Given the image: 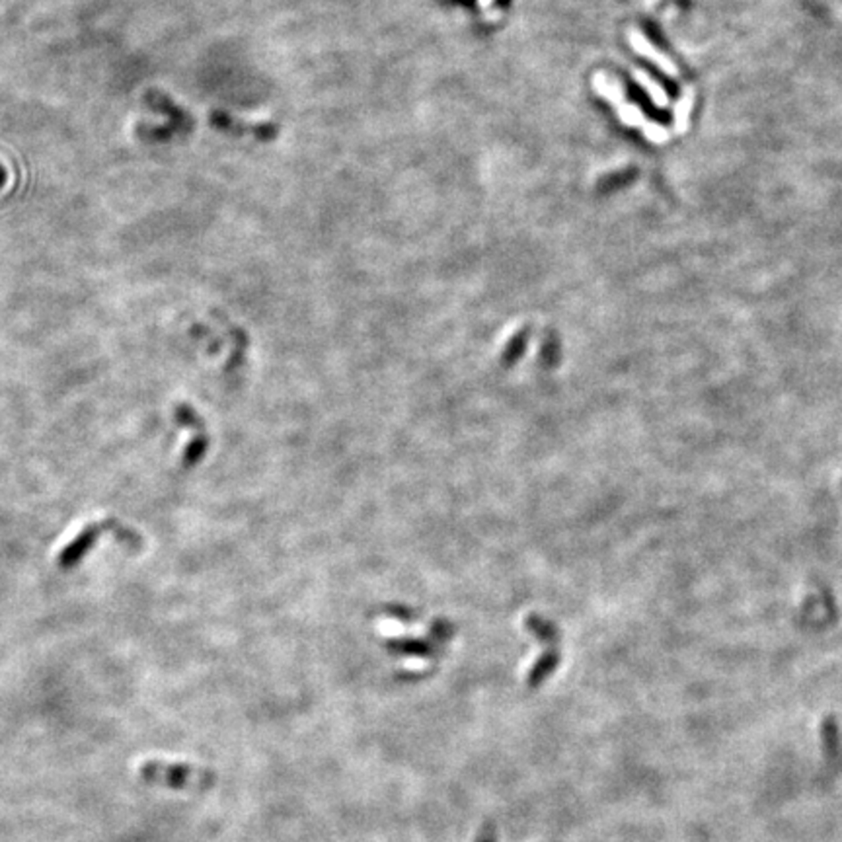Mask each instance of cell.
<instances>
[{"label":"cell","instance_id":"1","mask_svg":"<svg viewBox=\"0 0 842 842\" xmlns=\"http://www.w3.org/2000/svg\"><path fill=\"white\" fill-rule=\"evenodd\" d=\"M102 533H111L116 536V540L123 546H129L133 550H141L143 548V536L135 533V530L127 525H123L119 519H103L100 523H92L86 525L80 533L70 540V543L65 546V550L59 554L57 558V566L61 569H72L77 568L85 556L94 548V544L98 543V538Z\"/></svg>","mask_w":842,"mask_h":842},{"label":"cell","instance_id":"2","mask_svg":"<svg viewBox=\"0 0 842 842\" xmlns=\"http://www.w3.org/2000/svg\"><path fill=\"white\" fill-rule=\"evenodd\" d=\"M139 776L144 784L168 789H207L215 784L213 773L184 763L149 761L139 768Z\"/></svg>","mask_w":842,"mask_h":842},{"label":"cell","instance_id":"3","mask_svg":"<svg viewBox=\"0 0 842 842\" xmlns=\"http://www.w3.org/2000/svg\"><path fill=\"white\" fill-rule=\"evenodd\" d=\"M821 740H823L825 755L833 761L840 755V733L835 715H827L823 723H821Z\"/></svg>","mask_w":842,"mask_h":842},{"label":"cell","instance_id":"4","mask_svg":"<svg viewBox=\"0 0 842 842\" xmlns=\"http://www.w3.org/2000/svg\"><path fill=\"white\" fill-rule=\"evenodd\" d=\"M476 842H497V835H495V829L492 825H486L482 829V833L478 835V840Z\"/></svg>","mask_w":842,"mask_h":842},{"label":"cell","instance_id":"5","mask_svg":"<svg viewBox=\"0 0 842 842\" xmlns=\"http://www.w3.org/2000/svg\"><path fill=\"white\" fill-rule=\"evenodd\" d=\"M490 3H492V0H480V4H482V6H487V4H490Z\"/></svg>","mask_w":842,"mask_h":842},{"label":"cell","instance_id":"6","mask_svg":"<svg viewBox=\"0 0 842 842\" xmlns=\"http://www.w3.org/2000/svg\"><path fill=\"white\" fill-rule=\"evenodd\" d=\"M840 490H842V484H840Z\"/></svg>","mask_w":842,"mask_h":842}]
</instances>
